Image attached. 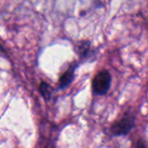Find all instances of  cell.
I'll return each instance as SVG.
<instances>
[{
  "mask_svg": "<svg viewBox=\"0 0 148 148\" xmlns=\"http://www.w3.org/2000/svg\"><path fill=\"white\" fill-rule=\"evenodd\" d=\"M40 92L41 94L45 98V99H49L50 94H51V90H50V86L46 84V83H42L40 85Z\"/></svg>",
  "mask_w": 148,
  "mask_h": 148,
  "instance_id": "cell-4",
  "label": "cell"
},
{
  "mask_svg": "<svg viewBox=\"0 0 148 148\" xmlns=\"http://www.w3.org/2000/svg\"><path fill=\"white\" fill-rule=\"evenodd\" d=\"M134 118L130 115L124 116L121 120L114 123L111 127V132L114 136L127 134L134 127Z\"/></svg>",
  "mask_w": 148,
  "mask_h": 148,
  "instance_id": "cell-2",
  "label": "cell"
},
{
  "mask_svg": "<svg viewBox=\"0 0 148 148\" xmlns=\"http://www.w3.org/2000/svg\"><path fill=\"white\" fill-rule=\"evenodd\" d=\"M111 76L108 71L100 72L93 80V90L96 94L103 95L107 93L110 87Z\"/></svg>",
  "mask_w": 148,
  "mask_h": 148,
  "instance_id": "cell-1",
  "label": "cell"
},
{
  "mask_svg": "<svg viewBox=\"0 0 148 148\" xmlns=\"http://www.w3.org/2000/svg\"><path fill=\"white\" fill-rule=\"evenodd\" d=\"M136 148H147V147L142 141H139L136 145Z\"/></svg>",
  "mask_w": 148,
  "mask_h": 148,
  "instance_id": "cell-5",
  "label": "cell"
},
{
  "mask_svg": "<svg viewBox=\"0 0 148 148\" xmlns=\"http://www.w3.org/2000/svg\"><path fill=\"white\" fill-rule=\"evenodd\" d=\"M74 71H75V66H71L62 75L59 81V85L61 88H65L72 82L74 79Z\"/></svg>",
  "mask_w": 148,
  "mask_h": 148,
  "instance_id": "cell-3",
  "label": "cell"
},
{
  "mask_svg": "<svg viewBox=\"0 0 148 148\" xmlns=\"http://www.w3.org/2000/svg\"><path fill=\"white\" fill-rule=\"evenodd\" d=\"M0 50H2V48H1V45H0Z\"/></svg>",
  "mask_w": 148,
  "mask_h": 148,
  "instance_id": "cell-6",
  "label": "cell"
}]
</instances>
